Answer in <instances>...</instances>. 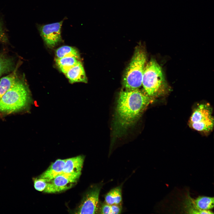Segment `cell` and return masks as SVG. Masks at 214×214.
I'll use <instances>...</instances> for the list:
<instances>
[{"label": "cell", "mask_w": 214, "mask_h": 214, "mask_svg": "<svg viewBox=\"0 0 214 214\" xmlns=\"http://www.w3.org/2000/svg\"><path fill=\"white\" fill-rule=\"evenodd\" d=\"M152 100V97L139 89L121 91L118 100L114 122V131L116 135H121L133 125Z\"/></svg>", "instance_id": "1"}, {"label": "cell", "mask_w": 214, "mask_h": 214, "mask_svg": "<svg viewBox=\"0 0 214 214\" xmlns=\"http://www.w3.org/2000/svg\"><path fill=\"white\" fill-rule=\"evenodd\" d=\"M142 85L144 92L152 98L163 95L169 90L162 69L155 59L145 65Z\"/></svg>", "instance_id": "2"}, {"label": "cell", "mask_w": 214, "mask_h": 214, "mask_svg": "<svg viewBox=\"0 0 214 214\" xmlns=\"http://www.w3.org/2000/svg\"><path fill=\"white\" fill-rule=\"evenodd\" d=\"M31 102L29 91L21 81L17 80L0 100V111L10 113L23 109Z\"/></svg>", "instance_id": "3"}, {"label": "cell", "mask_w": 214, "mask_h": 214, "mask_svg": "<svg viewBox=\"0 0 214 214\" xmlns=\"http://www.w3.org/2000/svg\"><path fill=\"white\" fill-rule=\"evenodd\" d=\"M146 60L145 51L137 48L124 75L123 84L126 89H139L141 86Z\"/></svg>", "instance_id": "4"}, {"label": "cell", "mask_w": 214, "mask_h": 214, "mask_svg": "<svg viewBox=\"0 0 214 214\" xmlns=\"http://www.w3.org/2000/svg\"><path fill=\"white\" fill-rule=\"evenodd\" d=\"M190 126L195 130L204 133L213 128L214 119L209 105L201 104L193 111L189 121Z\"/></svg>", "instance_id": "5"}, {"label": "cell", "mask_w": 214, "mask_h": 214, "mask_svg": "<svg viewBox=\"0 0 214 214\" xmlns=\"http://www.w3.org/2000/svg\"><path fill=\"white\" fill-rule=\"evenodd\" d=\"M81 171L63 173L56 176L48 183L43 192L55 193L66 190L71 187L79 178Z\"/></svg>", "instance_id": "6"}, {"label": "cell", "mask_w": 214, "mask_h": 214, "mask_svg": "<svg viewBox=\"0 0 214 214\" xmlns=\"http://www.w3.org/2000/svg\"><path fill=\"white\" fill-rule=\"evenodd\" d=\"M104 184L95 185L86 193L80 205L77 213L95 214L99 211V196Z\"/></svg>", "instance_id": "7"}, {"label": "cell", "mask_w": 214, "mask_h": 214, "mask_svg": "<svg viewBox=\"0 0 214 214\" xmlns=\"http://www.w3.org/2000/svg\"><path fill=\"white\" fill-rule=\"evenodd\" d=\"M64 20L51 23L37 25L41 36L49 47H54L61 41V29Z\"/></svg>", "instance_id": "8"}, {"label": "cell", "mask_w": 214, "mask_h": 214, "mask_svg": "<svg viewBox=\"0 0 214 214\" xmlns=\"http://www.w3.org/2000/svg\"><path fill=\"white\" fill-rule=\"evenodd\" d=\"M70 82H87V78L82 64L80 61L70 69L65 74Z\"/></svg>", "instance_id": "9"}, {"label": "cell", "mask_w": 214, "mask_h": 214, "mask_svg": "<svg viewBox=\"0 0 214 214\" xmlns=\"http://www.w3.org/2000/svg\"><path fill=\"white\" fill-rule=\"evenodd\" d=\"M66 159H58L53 163L48 168L38 177L45 178L50 181L62 173Z\"/></svg>", "instance_id": "10"}, {"label": "cell", "mask_w": 214, "mask_h": 214, "mask_svg": "<svg viewBox=\"0 0 214 214\" xmlns=\"http://www.w3.org/2000/svg\"><path fill=\"white\" fill-rule=\"evenodd\" d=\"M84 157L82 155L66 159L62 170L63 173H72L81 171Z\"/></svg>", "instance_id": "11"}, {"label": "cell", "mask_w": 214, "mask_h": 214, "mask_svg": "<svg viewBox=\"0 0 214 214\" xmlns=\"http://www.w3.org/2000/svg\"><path fill=\"white\" fill-rule=\"evenodd\" d=\"M122 189V185H121L110 190L105 196V202L110 205L121 204Z\"/></svg>", "instance_id": "12"}, {"label": "cell", "mask_w": 214, "mask_h": 214, "mask_svg": "<svg viewBox=\"0 0 214 214\" xmlns=\"http://www.w3.org/2000/svg\"><path fill=\"white\" fill-rule=\"evenodd\" d=\"M78 59L74 57L68 56L57 58L55 61L60 70L65 74L70 69L80 61Z\"/></svg>", "instance_id": "13"}, {"label": "cell", "mask_w": 214, "mask_h": 214, "mask_svg": "<svg viewBox=\"0 0 214 214\" xmlns=\"http://www.w3.org/2000/svg\"><path fill=\"white\" fill-rule=\"evenodd\" d=\"M193 201L195 206L201 210H210L214 207L213 197L199 196Z\"/></svg>", "instance_id": "14"}, {"label": "cell", "mask_w": 214, "mask_h": 214, "mask_svg": "<svg viewBox=\"0 0 214 214\" xmlns=\"http://www.w3.org/2000/svg\"><path fill=\"white\" fill-rule=\"evenodd\" d=\"M17 80L14 73L1 78L0 80V100Z\"/></svg>", "instance_id": "15"}, {"label": "cell", "mask_w": 214, "mask_h": 214, "mask_svg": "<svg viewBox=\"0 0 214 214\" xmlns=\"http://www.w3.org/2000/svg\"><path fill=\"white\" fill-rule=\"evenodd\" d=\"M56 55L58 58L65 57H74L79 59L80 55L78 51L74 48L68 46L59 47L56 51Z\"/></svg>", "instance_id": "16"}, {"label": "cell", "mask_w": 214, "mask_h": 214, "mask_svg": "<svg viewBox=\"0 0 214 214\" xmlns=\"http://www.w3.org/2000/svg\"><path fill=\"white\" fill-rule=\"evenodd\" d=\"M185 202L186 211L191 214H213L210 210H202L198 208L194 204L193 199L189 197Z\"/></svg>", "instance_id": "17"}, {"label": "cell", "mask_w": 214, "mask_h": 214, "mask_svg": "<svg viewBox=\"0 0 214 214\" xmlns=\"http://www.w3.org/2000/svg\"><path fill=\"white\" fill-rule=\"evenodd\" d=\"M12 65V62L10 59L0 56V77L3 74L10 71Z\"/></svg>", "instance_id": "18"}, {"label": "cell", "mask_w": 214, "mask_h": 214, "mask_svg": "<svg viewBox=\"0 0 214 214\" xmlns=\"http://www.w3.org/2000/svg\"><path fill=\"white\" fill-rule=\"evenodd\" d=\"M32 180L34 188L36 190L39 191H43L48 182L50 181L48 179L38 177H33L32 178Z\"/></svg>", "instance_id": "19"}, {"label": "cell", "mask_w": 214, "mask_h": 214, "mask_svg": "<svg viewBox=\"0 0 214 214\" xmlns=\"http://www.w3.org/2000/svg\"><path fill=\"white\" fill-rule=\"evenodd\" d=\"M99 212L101 214H112L111 205L106 203L102 204Z\"/></svg>", "instance_id": "20"}, {"label": "cell", "mask_w": 214, "mask_h": 214, "mask_svg": "<svg viewBox=\"0 0 214 214\" xmlns=\"http://www.w3.org/2000/svg\"><path fill=\"white\" fill-rule=\"evenodd\" d=\"M7 40V38L4 30L3 22L0 19V41L5 42Z\"/></svg>", "instance_id": "21"}]
</instances>
